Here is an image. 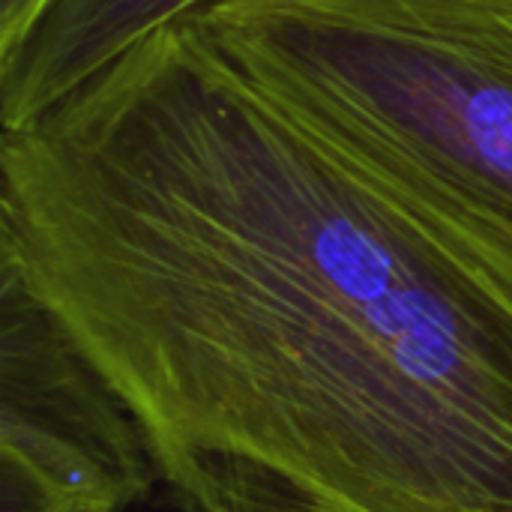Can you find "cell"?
<instances>
[{
	"instance_id": "6da1fadb",
	"label": "cell",
	"mask_w": 512,
	"mask_h": 512,
	"mask_svg": "<svg viewBox=\"0 0 512 512\" xmlns=\"http://www.w3.org/2000/svg\"><path fill=\"white\" fill-rule=\"evenodd\" d=\"M0 267L174 512H512V291L195 12L0 129Z\"/></svg>"
},
{
	"instance_id": "7a4b0ae2",
	"label": "cell",
	"mask_w": 512,
	"mask_h": 512,
	"mask_svg": "<svg viewBox=\"0 0 512 512\" xmlns=\"http://www.w3.org/2000/svg\"><path fill=\"white\" fill-rule=\"evenodd\" d=\"M195 15L512 291V0H210Z\"/></svg>"
},
{
	"instance_id": "3957f363",
	"label": "cell",
	"mask_w": 512,
	"mask_h": 512,
	"mask_svg": "<svg viewBox=\"0 0 512 512\" xmlns=\"http://www.w3.org/2000/svg\"><path fill=\"white\" fill-rule=\"evenodd\" d=\"M156 489L129 405L0 267V512H129Z\"/></svg>"
},
{
	"instance_id": "277c9868",
	"label": "cell",
	"mask_w": 512,
	"mask_h": 512,
	"mask_svg": "<svg viewBox=\"0 0 512 512\" xmlns=\"http://www.w3.org/2000/svg\"><path fill=\"white\" fill-rule=\"evenodd\" d=\"M210 0H45L0 48V129L48 111L159 27Z\"/></svg>"
},
{
	"instance_id": "5b68a950",
	"label": "cell",
	"mask_w": 512,
	"mask_h": 512,
	"mask_svg": "<svg viewBox=\"0 0 512 512\" xmlns=\"http://www.w3.org/2000/svg\"><path fill=\"white\" fill-rule=\"evenodd\" d=\"M45 0H0V48L9 45L39 12Z\"/></svg>"
}]
</instances>
